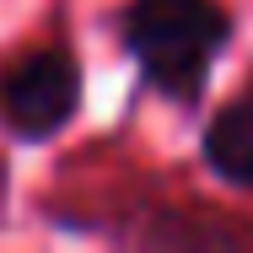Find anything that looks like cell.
I'll return each mask as SVG.
<instances>
[{
	"label": "cell",
	"mask_w": 253,
	"mask_h": 253,
	"mask_svg": "<svg viewBox=\"0 0 253 253\" xmlns=\"http://www.w3.org/2000/svg\"><path fill=\"white\" fill-rule=\"evenodd\" d=\"M119 43L156 97L194 108L232 49V11L221 0H129L119 11Z\"/></svg>",
	"instance_id": "6da1fadb"
},
{
	"label": "cell",
	"mask_w": 253,
	"mask_h": 253,
	"mask_svg": "<svg viewBox=\"0 0 253 253\" xmlns=\"http://www.w3.org/2000/svg\"><path fill=\"white\" fill-rule=\"evenodd\" d=\"M81 97H86V76L76 49L65 43L27 49L0 70V129L16 146H43L81 113Z\"/></svg>",
	"instance_id": "7a4b0ae2"
},
{
	"label": "cell",
	"mask_w": 253,
	"mask_h": 253,
	"mask_svg": "<svg viewBox=\"0 0 253 253\" xmlns=\"http://www.w3.org/2000/svg\"><path fill=\"white\" fill-rule=\"evenodd\" d=\"M200 156L226 189L253 194V92L221 102L210 113V124L200 135Z\"/></svg>",
	"instance_id": "3957f363"
}]
</instances>
